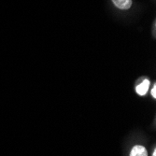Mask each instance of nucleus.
<instances>
[{
	"instance_id": "f03ea898",
	"label": "nucleus",
	"mask_w": 156,
	"mask_h": 156,
	"mask_svg": "<svg viewBox=\"0 0 156 156\" xmlns=\"http://www.w3.org/2000/svg\"><path fill=\"white\" fill-rule=\"evenodd\" d=\"M112 2L120 9H129L132 6V0H112Z\"/></svg>"
},
{
	"instance_id": "20e7f679",
	"label": "nucleus",
	"mask_w": 156,
	"mask_h": 156,
	"mask_svg": "<svg viewBox=\"0 0 156 156\" xmlns=\"http://www.w3.org/2000/svg\"><path fill=\"white\" fill-rule=\"evenodd\" d=\"M151 95H152L153 98L156 97V84H154V86L151 89Z\"/></svg>"
},
{
	"instance_id": "f257e3e1",
	"label": "nucleus",
	"mask_w": 156,
	"mask_h": 156,
	"mask_svg": "<svg viewBox=\"0 0 156 156\" xmlns=\"http://www.w3.org/2000/svg\"><path fill=\"white\" fill-rule=\"evenodd\" d=\"M149 87H150V80H144L140 84L137 85L136 88V91L139 95H145L149 90Z\"/></svg>"
},
{
	"instance_id": "39448f33",
	"label": "nucleus",
	"mask_w": 156,
	"mask_h": 156,
	"mask_svg": "<svg viewBox=\"0 0 156 156\" xmlns=\"http://www.w3.org/2000/svg\"><path fill=\"white\" fill-rule=\"evenodd\" d=\"M152 156H156V150L153 151V153H152Z\"/></svg>"
},
{
	"instance_id": "7ed1b4c3",
	"label": "nucleus",
	"mask_w": 156,
	"mask_h": 156,
	"mask_svg": "<svg viewBox=\"0 0 156 156\" xmlns=\"http://www.w3.org/2000/svg\"><path fill=\"white\" fill-rule=\"evenodd\" d=\"M130 156H148V152H147V150L145 149V147L141 146V145H136V146L133 147Z\"/></svg>"
}]
</instances>
